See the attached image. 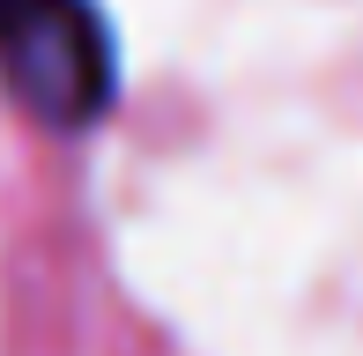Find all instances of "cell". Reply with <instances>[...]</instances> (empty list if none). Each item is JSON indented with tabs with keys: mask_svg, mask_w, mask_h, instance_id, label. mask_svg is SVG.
<instances>
[{
	"mask_svg": "<svg viewBox=\"0 0 363 356\" xmlns=\"http://www.w3.org/2000/svg\"><path fill=\"white\" fill-rule=\"evenodd\" d=\"M0 89L52 134H82L119 96V52L96 0H0Z\"/></svg>",
	"mask_w": 363,
	"mask_h": 356,
	"instance_id": "obj_1",
	"label": "cell"
}]
</instances>
